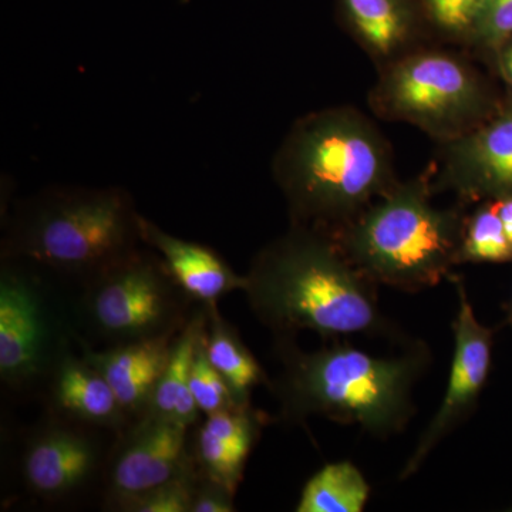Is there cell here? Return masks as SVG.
Segmentation results:
<instances>
[{
    "label": "cell",
    "instance_id": "cell-5",
    "mask_svg": "<svg viewBox=\"0 0 512 512\" xmlns=\"http://www.w3.org/2000/svg\"><path fill=\"white\" fill-rule=\"evenodd\" d=\"M140 217L124 188L52 185L18 202L2 259L86 282L143 245Z\"/></svg>",
    "mask_w": 512,
    "mask_h": 512
},
{
    "label": "cell",
    "instance_id": "cell-6",
    "mask_svg": "<svg viewBox=\"0 0 512 512\" xmlns=\"http://www.w3.org/2000/svg\"><path fill=\"white\" fill-rule=\"evenodd\" d=\"M369 93L379 119L410 124L443 144L481 126L504 99L470 59L420 46L380 67Z\"/></svg>",
    "mask_w": 512,
    "mask_h": 512
},
{
    "label": "cell",
    "instance_id": "cell-21",
    "mask_svg": "<svg viewBox=\"0 0 512 512\" xmlns=\"http://www.w3.org/2000/svg\"><path fill=\"white\" fill-rule=\"evenodd\" d=\"M512 262V247L505 235L495 201L477 202L464 221L460 264H505Z\"/></svg>",
    "mask_w": 512,
    "mask_h": 512
},
{
    "label": "cell",
    "instance_id": "cell-3",
    "mask_svg": "<svg viewBox=\"0 0 512 512\" xmlns=\"http://www.w3.org/2000/svg\"><path fill=\"white\" fill-rule=\"evenodd\" d=\"M282 370L269 383L279 419L302 424L311 417L356 426L379 439L402 433L416 413L413 390L431 365V350L409 340L392 356H375L349 340L305 352L293 338H278Z\"/></svg>",
    "mask_w": 512,
    "mask_h": 512
},
{
    "label": "cell",
    "instance_id": "cell-17",
    "mask_svg": "<svg viewBox=\"0 0 512 512\" xmlns=\"http://www.w3.org/2000/svg\"><path fill=\"white\" fill-rule=\"evenodd\" d=\"M178 333L120 343L104 350L83 349L84 359L109 382L131 420L147 412Z\"/></svg>",
    "mask_w": 512,
    "mask_h": 512
},
{
    "label": "cell",
    "instance_id": "cell-28",
    "mask_svg": "<svg viewBox=\"0 0 512 512\" xmlns=\"http://www.w3.org/2000/svg\"><path fill=\"white\" fill-rule=\"evenodd\" d=\"M495 207H497L498 215H500L501 222H503L505 235H507L512 247V198L495 200Z\"/></svg>",
    "mask_w": 512,
    "mask_h": 512
},
{
    "label": "cell",
    "instance_id": "cell-1",
    "mask_svg": "<svg viewBox=\"0 0 512 512\" xmlns=\"http://www.w3.org/2000/svg\"><path fill=\"white\" fill-rule=\"evenodd\" d=\"M379 286L366 278L329 232L291 224L259 249L245 274V296L275 338L313 332L329 340L409 342L380 308Z\"/></svg>",
    "mask_w": 512,
    "mask_h": 512
},
{
    "label": "cell",
    "instance_id": "cell-14",
    "mask_svg": "<svg viewBox=\"0 0 512 512\" xmlns=\"http://www.w3.org/2000/svg\"><path fill=\"white\" fill-rule=\"evenodd\" d=\"M268 423L266 414L241 404L207 416L195 431L191 456L201 476L237 493L248 458Z\"/></svg>",
    "mask_w": 512,
    "mask_h": 512
},
{
    "label": "cell",
    "instance_id": "cell-24",
    "mask_svg": "<svg viewBox=\"0 0 512 512\" xmlns=\"http://www.w3.org/2000/svg\"><path fill=\"white\" fill-rule=\"evenodd\" d=\"M198 471L194 461L183 473L138 495L121 512H190Z\"/></svg>",
    "mask_w": 512,
    "mask_h": 512
},
{
    "label": "cell",
    "instance_id": "cell-2",
    "mask_svg": "<svg viewBox=\"0 0 512 512\" xmlns=\"http://www.w3.org/2000/svg\"><path fill=\"white\" fill-rule=\"evenodd\" d=\"M291 224L333 232L396 187L393 148L375 120L352 106L299 117L272 158Z\"/></svg>",
    "mask_w": 512,
    "mask_h": 512
},
{
    "label": "cell",
    "instance_id": "cell-8",
    "mask_svg": "<svg viewBox=\"0 0 512 512\" xmlns=\"http://www.w3.org/2000/svg\"><path fill=\"white\" fill-rule=\"evenodd\" d=\"M2 261L0 377L9 389L22 392L47 382L69 350L40 279L25 262Z\"/></svg>",
    "mask_w": 512,
    "mask_h": 512
},
{
    "label": "cell",
    "instance_id": "cell-20",
    "mask_svg": "<svg viewBox=\"0 0 512 512\" xmlns=\"http://www.w3.org/2000/svg\"><path fill=\"white\" fill-rule=\"evenodd\" d=\"M372 488L365 474L352 461L325 464L301 491L296 512H362Z\"/></svg>",
    "mask_w": 512,
    "mask_h": 512
},
{
    "label": "cell",
    "instance_id": "cell-7",
    "mask_svg": "<svg viewBox=\"0 0 512 512\" xmlns=\"http://www.w3.org/2000/svg\"><path fill=\"white\" fill-rule=\"evenodd\" d=\"M83 315L109 346L180 332L192 299L153 249L138 247L83 282Z\"/></svg>",
    "mask_w": 512,
    "mask_h": 512
},
{
    "label": "cell",
    "instance_id": "cell-27",
    "mask_svg": "<svg viewBox=\"0 0 512 512\" xmlns=\"http://www.w3.org/2000/svg\"><path fill=\"white\" fill-rule=\"evenodd\" d=\"M493 62L497 67V72L504 80L508 89V96L512 97V36L498 50L494 56Z\"/></svg>",
    "mask_w": 512,
    "mask_h": 512
},
{
    "label": "cell",
    "instance_id": "cell-26",
    "mask_svg": "<svg viewBox=\"0 0 512 512\" xmlns=\"http://www.w3.org/2000/svg\"><path fill=\"white\" fill-rule=\"evenodd\" d=\"M234 497L235 494H232L227 488L198 473L190 512L235 511Z\"/></svg>",
    "mask_w": 512,
    "mask_h": 512
},
{
    "label": "cell",
    "instance_id": "cell-22",
    "mask_svg": "<svg viewBox=\"0 0 512 512\" xmlns=\"http://www.w3.org/2000/svg\"><path fill=\"white\" fill-rule=\"evenodd\" d=\"M429 29L447 42L468 46L488 0H420Z\"/></svg>",
    "mask_w": 512,
    "mask_h": 512
},
{
    "label": "cell",
    "instance_id": "cell-23",
    "mask_svg": "<svg viewBox=\"0 0 512 512\" xmlns=\"http://www.w3.org/2000/svg\"><path fill=\"white\" fill-rule=\"evenodd\" d=\"M190 387L198 410H200V413H204L205 416L241 406V403L235 399L232 390L229 389L224 377L217 372V369L208 360L204 348V333H202L198 348L195 350Z\"/></svg>",
    "mask_w": 512,
    "mask_h": 512
},
{
    "label": "cell",
    "instance_id": "cell-11",
    "mask_svg": "<svg viewBox=\"0 0 512 512\" xmlns=\"http://www.w3.org/2000/svg\"><path fill=\"white\" fill-rule=\"evenodd\" d=\"M107 458L106 505L121 511L138 495L170 481L192 464L190 427L143 414L120 431Z\"/></svg>",
    "mask_w": 512,
    "mask_h": 512
},
{
    "label": "cell",
    "instance_id": "cell-9",
    "mask_svg": "<svg viewBox=\"0 0 512 512\" xmlns=\"http://www.w3.org/2000/svg\"><path fill=\"white\" fill-rule=\"evenodd\" d=\"M451 278L456 282L458 309L453 322L454 349L447 387L439 409L400 471L402 481L419 473L441 441L474 412L490 376L494 329L478 320L463 279L454 275Z\"/></svg>",
    "mask_w": 512,
    "mask_h": 512
},
{
    "label": "cell",
    "instance_id": "cell-29",
    "mask_svg": "<svg viewBox=\"0 0 512 512\" xmlns=\"http://www.w3.org/2000/svg\"><path fill=\"white\" fill-rule=\"evenodd\" d=\"M505 323L512 326V295L510 301L505 305Z\"/></svg>",
    "mask_w": 512,
    "mask_h": 512
},
{
    "label": "cell",
    "instance_id": "cell-13",
    "mask_svg": "<svg viewBox=\"0 0 512 512\" xmlns=\"http://www.w3.org/2000/svg\"><path fill=\"white\" fill-rule=\"evenodd\" d=\"M340 25L376 66L423 46L429 29L420 0H336Z\"/></svg>",
    "mask_w": 512,
    "mask_h": 512
},
{
    "label": "cell",
    "instance_id": "cell-25",
    "mask_svg": "<svg viewBox=\"0 0 512 512\" xmlns=\"http://www.w3.org/2000/svg\"><path fill=\"white\" fill-rule=\"evenodd\" d=\"M512 36V0H488L468 47L490 57Z\"/></svg>",
    "mask_w": 512,
    "mask_h": 512
},
{
    "label": "cell",
    "instance_id": "cell-12",
    "mask_svg": "<svg viewBox=\"0 0 512 512\" xmlns=\"http://www.w3.org/2000/svg\"><path fill=\"white\" fill-rule=\"evenodd\" d=\"M50 416L26 440L20 473L30 494L62 503L86 490L106 463L94 427Z\"/></svg>",
    "mask_w": 512,
    "mask_h": 512
},
{
    "label": "cell",
    "instance_id": "cell-10",
    "mask_svg": "<svg viewBox=\"0 0 512 512\" xmlns=\"http://www.w3.org/2000/svg\"><path fill=\"white\" fill-rule=\"evenodd\" d=\"M434 191H450L461 204L512 198V97L466 136L440 144Z\"/></svg>",
    "mask_w": 512,
    "mask_h": 512
},
{
    "label": "cell",
    "instance_id": "cell-4",
    "mask_svg": "<svg viewBox=\"0 0 512 512\" xmlns=\"http://www.w3.org/2000/svg\"><path fill=\"white\" fill-rule=\"evenodd\" d=\"M433 165L396 184L333 232L349 261L377 286L402 292L434 288L460 264L464 204L434 205Z\"/></svg>",
    "mask_w": 512,
    "mask_h": 512
},
{
    "label": "cell",
    "instance_id": "cell-16",
    "mask_svg": "<svg viewBox=\"0 0 512 512\" xmlns=\"http://www.w3.org/2000/svg\"><path fill=\"white\" fill-rule=\"evenodd\" d=\"M47 399L50 414L94 429L120 433L133 421L99 370L70 352L47 379Z\"/></svg>",
    "mask_w": 512,
    "mask_h": 512
},
{
    "label": "cell",
    "instance_id": "cell-19",
    "mask_svg": "<svg viewBox=\"0 0 512 512\" xmlns=\"http://www.w3.org/2000/svg\"><path fill=\"white\" fill-rule=\"evenodd\" d=\"M208 306V320L204 332V348L211 365L224 377L235 399L251 404V394L261 384L271 380L256 357L241 339L237 329L222 318L217 303Z\"/></svg>",
    "mask_w": 512,
    "mask_h": 512
},
{
    "label": "cell",
    "instance_id": "cell-18",
    "mask_svg": "<svg viewBox=\"0 0 512 512\" xmlns=\"http://www.w3.org/2000/svg\"><path fill=\"white\" fill-rule=\"evenodd\" d=\"M207 320V305H200V308L192 312L191 318L174 340L163 375L158 380L144 414L174 421L190 429L198 423L200 410L192 397L190 379L195 350L207 326Z\"/></svg>",
    "mask_w": 512,
    "mask_h": 512
},
{
    "label": "cell",
    "instance_id": "cell-15",
    "mask_svg": "<svg viewBox=\"0 0 512 512\" xmlns=\"http://www.w3.org/2000/svg\"><path fill=\"white\" fill-rule=\"evenodd\" d=\"M141 242L153 249L177 285L198 305H214L222 296L244 291L245 275H239L214 249L174 237L141 215Z\"/></svg>",
    "mask_w": 512,
    "mask_h": 512
}]
</instances>
